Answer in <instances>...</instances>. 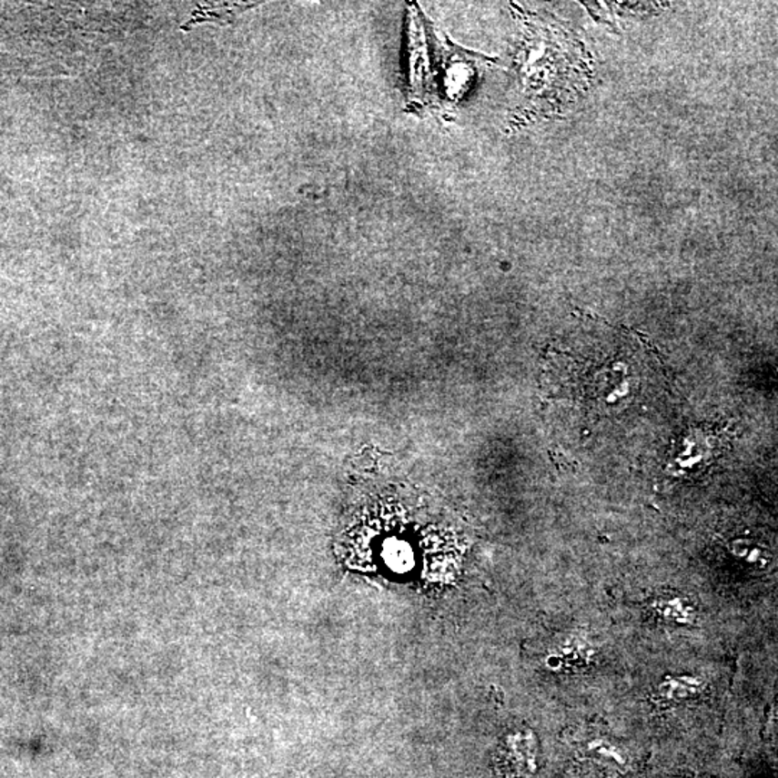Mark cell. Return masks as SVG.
Returning a JSON list of instances; mask_svg holds the SVG:
<instances>
[]
</instances>
